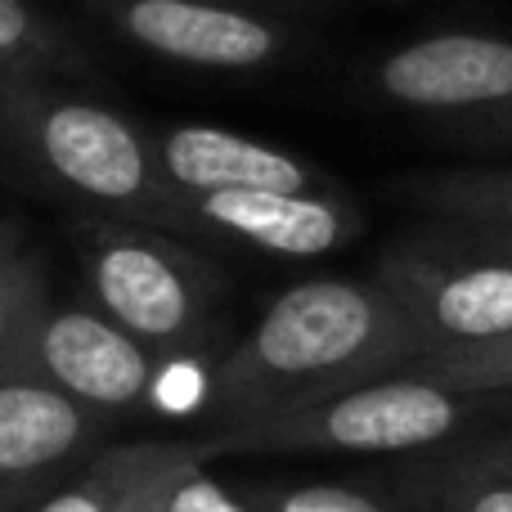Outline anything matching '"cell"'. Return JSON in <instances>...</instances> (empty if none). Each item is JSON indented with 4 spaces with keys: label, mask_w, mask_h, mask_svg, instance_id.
<instances>
[{
    "label": "cell",
    "mask_w": 512,
    "mask_h": 512,
    "mask_svg": "<svg viewBox=\"0 0 512 512\" xmlns=\"http://www.w3.org/2000/svg\"><path fill=\"white\" fill-rule=\"evenodd\" d=\"M27 252V234L18 221H9V216H0V265L14 261V256Z\"/></svg>",
    "instance_id": "22"
},
{
    "label": "cell",
    "mask_w": 512,
    "mask_h": 512,
    "mask_svg": "<svg viewBox=\"0 0 512 512\" xmlns=\"http://www.w3.org/2000/svg\"><path fill=\"white\" fill-rule=\"evenodd\" d=\"M423 337V355L512 333V252L454 221L400 234L373 265Z\"/></svg>",
    "instance_id": "5"
},
{
    "label": "cell",
    "mask_w": 512,
    "mask_h": 512,
    "mask_svg": "<svg viewBox=\"0 0 512 512\" xmlns=\"http://www.w3.org/2000/svg\"><path fill=\"white\" fill-rule=\"evenodd\" d=\"M117 32L180 68L256 72L288 54L292 27L234 0H108Z\"/></svg>",
    "instance_id": "10"
},
{
    "label": "cell",
    "mask_w": 512,
    "mask_h": 512,
    "mask_svg": "<svg viewBox=\"0 0 512 512\" xmlns=\"http://www.w3.org/2000/svg\"><path fill=\"white\" fill-rule=\"evenodd\" d=\"M81 279L108 319L162 360L212 342L225 306V279L212 261L162 225L90 216L77 230Z\"/></svg>",
    "instance_id": "4"
},
{
    "label": "cell",
    "mask_w": 512,
    "mask_h": 512,
    "mask_svg": "<svg viewBox=\"0 0 512 512\" xmlns=\"http://www.w3.org/2000/svg\"><path fill=\"white\" fill-rule=\"evenodd\" d=\"M153 158L180 198L230 194V189H292V194L333 189L328 171H319L301 153L212 122H176L153 131Z\"/></svg>",
    "instance_id": "11"
},
{
    "label": "cell",
    "mask_w": 512,
    "mask_h": 512,
    "mask_svg": "<svg viewBox=\"0 0 512 512\" xmlns=\"http://www.w3.org/2000/svg\"><path fill=\"white\" fill-rule=\"evenodd\" d=\"M194 445L185 441H126L104 445L68 486H59L32 512H140L158 481L176 468Z\"/></svg>",
    "instance_id": "12"
},
{
    "label": "cell",
    "mask_w": 512,
    "mask_h": 512,
    "mask_svg": "<svg viewBox=\"0 0 512 512\" xmlns=\"http://www.w3.org/2000/svg\"><path fill=\"white\" fill-rule=\"evenodd\" d=\"M50 297V279H45V265L36 261V252H23L0 265V373L18 369L27 333Z\"/></svg>",
    "instance_id": "17"
},
{
    "label": "cell",
    "mask_w": 512,
    "mask_h": 512,
    "mask_svg": "<svg viewBox=\"0 0 512 512\" xmlns=\"http://www.w3.org/2000/svg\"><path fill=\"white\" fill-rule=\"evenodd\" d=\"M468 230L486 234V239H490V243H499V248H508V252H512V230H486V225H468Z\"/></svg>",
    "instance_id": "23"
},
{
    "label": "cell",
    "mask_w": 512,
    "mask_h": 512,
    "mask_svg": "<svg viewBox=\"0 0 512 512\" xmlns=\"http://www.w3.org/2000/svg\"><path fill=\"white\" fill-rule=\"evenodd\" d=\"M450 445L463 454V459L481 463V468L499 472V477H512V423H486V427H477V432L459 436V441H450Z\"/></svg>",
    "instance_id": "21"
},
{
    "label": "cell",
    "mask_w": 512,
    "mask_h": 512,
    "mask_svg": "<svg viewBox=\"0 0 512 512\" xmlns=\"http://www.w3.org/2000/svg\"><path fill=\"white\" fill-rule=\"evenodd\" d=\"M108 418L23 369L0 373V512H32L99 450Z\"/></svg>",
    "instance_id": "7"
},
{
    "label": "cell",
    "mask_w": 512,
    "mask_h": 512,
    "mask_svg": "<svg viewBox=\"0 0 512 512\" xmlns=\"http://www.w3.org/2000/svg\"><path fill=\"white\" fill-rule=\"evenodd\" d=\"M450 135L463 144V149L477 153H512V99H504L499 108H486V113L459 117V122H445Z\"/></svg>",
    "instance_id": "20"
},
{
    "label": "cell",
    "mask_w": 512,
    "mask_h": 512,
    "mask_svg": "<svg viewBox=\"0 0 512 512\" xmlns=\"http://www.w3.org/2000/svg\"><path fill=\"white\" fill-rule=\"evenodd\" d=\"M369 86L400 113L441 122L486 113L512 99V36L499 32H432L369 63Z\"/></svg>",
    "instance_id": "8"
},
{
    "label": "cell",
    "mask_w": 512,
    "mask_h": 512,
    "mask_svg": "<svg viewBox=\"0 0 512 512\" xmlns=\"http://www.w3.org/2000/svg\"><path fill=\"white\" fill-rule=\"evenodd\" d=\"M504 396L450 387L423 364L351 382L342 391L252 423L216 427L203 454H423L495 423Z\"/></svg>",
    "instance_id": "3"
},
{
    "label": "cell",
    "mask_w": 512,
    "mask_h": 512,
    "mask_svg": "<svg viewBox=\"0 0 512 512\" xmlns=\"http://www.w3.org/2000/svg\"><path fill=\"white\" fill-rule=\"evenodd\" d=\"M162 355L108 319L95 301L50 297L23 342L18 369L50 382L54 391L81 400L104 418L135 414L153 400Z\"/></svg>",
    "instance_id": "6"
},
{
    "label": "cell",
    "mask_w": 512,
    "mask_h": 512,
    "mask_svg": "<svg viewBox=\"0 0 512 512\" xmlns=\"http://www.w3.org/2000/svg\"><path fill=\"white\" fill-rule=\"evenodd\" d=\"M176 230L239 243L279 261H315L360 239L364 216L337 189L292 194V189H230V194L180 198Z\"/></svg>",
    "instance_id": "9"
},
{
    "label": "cell",
    "mask_w": 512,
    "mask_h": 512,
    "mask_svg": "<svg viewBox=\"0 0 512 512\" xmlns=\"http://www.w3.org/2000/svg\"><path fill=\"white\" fill-rule=\"evenodd\" d=\"M405 203L427 212V221L512 230V162L504 167H441L400 180Z\"/></svg>",
    "instance_id": "14"
},
{
    "label": "cell",
    "mask_w": 512,
    "mask_h": 512,
    "mask_svg": "<svg viewBox=\"0 0 512 512\" xmlns=\"http://www.w3.org/2000/svg\"><path fill=\"white\" fill-rule=\"evenodd\" d=\"M418 360L423 337L378 274L301 279L216 360L212 409L221 427L252 423Z\"/></svg>",
    "instance_id": "1"
},
{
    "label": "cell",
    "mask_w": 512,
    "mask_h": 512,
    "mask_svg": "<svg viewBox=\"0 0 512 512\" xmlns=\"http://www.w3.org/2000/svg\"><path fill=\"white\" fill-rule=\"evenodd\" d=\"M418 364H423L432 378L450 382V387L477 391V396L512 400V333L495 337V342H481V346H459V351L423 355Z\"/></svg>",
    "instance_id": "18"
},
{
    "label": "cell",
    "mask_w": 512,
    "mask_h": 512,
    "mask_svg": "<svg viewBox=\"0 0 512 512\" xmlns=\"http://www.w3.org/2000/svg\"><path fill=\"white\" fill-rule=\"evenodd\" d=\"M149 512H252V508L239 490L221 486V481L207 472V454L194 445V450L158 481V490H153V499H149Z\"/></svg>",
    "instance_id": "19"
},
{
    "label": "cell",
    "mask_w": 512,
    "mask_h": 512,
    "mask_svg": "<svg viewBox=\"0 0 512 512\" xmlns=\"http://www.w3.org/2000/svg\"><path fill=\"white\" fill-rule=\"evenodd\" d=\"M77 59L72 41L32 5L0 0V81L5 77H54Z\"/></svg>",
    "instance_id": "16"
},
{
    "label": "cell",
    "mask_w": 512,
    "mask_h": 512,
    "mask_svg": "<svg viewBox=\"0 0 512 512\" xmlns=\"http://www.w3.org/2000/svg\"><path fill=\"white\" fill-rule=\"evenodd\" d=\"M252 512H405L382 486H346L319 477H261L234 486Z\"/></svg>",
    "instance_id": "15"
},
{
    "label": "cell",
    "mask_w": 512,
    "mask_h": 512,
    "mask_svg": "<svg viewBox=\"0 0 512 512\" xmlns=\"http://www.w3.org/2000/svg\"><path fill=\"white\" fill-rule=\"evenodd\" d=\"M0 135L36 176L95 216L176 230L180 194L162 180L153 135L117 108L72 95L50 77H5Z\"/></svg>",
    "instance_id": "2"
},
{
    "label": "cell",
    "mask_w": 512,
    "mask_h": 512,
    "mask_svg": "<svg viewBox=\"0 0 512 512\" xmlns=\"http://www.w3.org/2000/svg\"><path fill=\"white\" fill-rule=\"evenodd\" d=\"M378 486L405 512H512V477L463 459L450 441L400 454Z\"/></svg>",
    "instance_id": "13"
}]
</instances>
